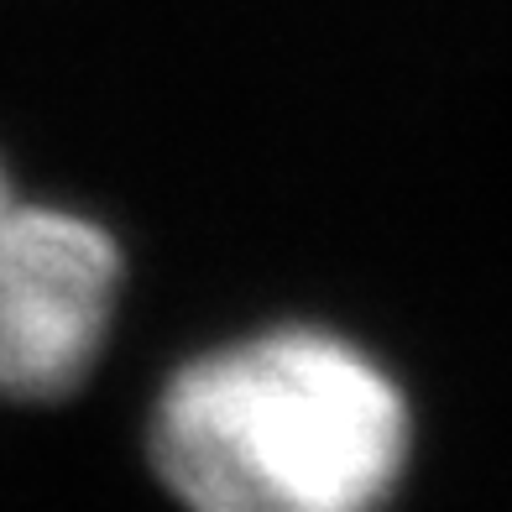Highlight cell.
Masks as SVG:
<instances>
[{
    "instance_id": "obj_1",
    "label": "cell",
    "mask_w": 512,
    "mask_h": 512,
    "mask_svg": "<svg viewBox=\"0 0 512 512\" xmlns=\"http://www.w3.org/2000/svg\"><path fill=\"white\" fill-rule=\"evenodd\" d=\"M147 450L183 512H382L413 418L356 340L277 324L183 361L157 392Z\"/></svg>"
},
{
    "instance_id": "obj_2",
    "label": "cell",
    "mask_w": 512,
    "mask_h": 512,
    "mask_svg": "<svg viewBox=\"0 0 512 512\" xmlns=\"http://www.w3.org/2000/svg\"><path fill=\"white\" fill-rule=\"evenodd\" d=\"M121 277V246L100 220L0 199V403H53L95 371Z\"/></svg>"
},
{
    "instance_id": "obj_3",
    "label": "cell",
    "mask_w": 512,
    "mask_h": 512,
    "mask_svg": "<svg viewBox=\"0 0 512 512\" xmlns=\"http://www.w3.org/2000/svg\"><path fill=\"white\" fill-rule=\"evenodd\" d=\"M6 194H16V189H11V178H6V168H0V199H6Z\"/></svg>"
}]
</instances>
